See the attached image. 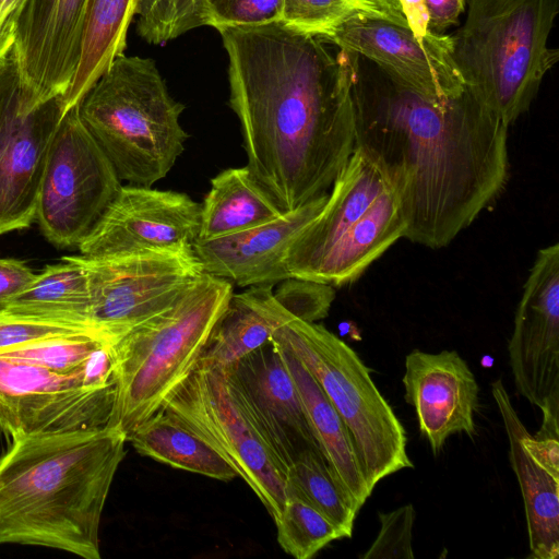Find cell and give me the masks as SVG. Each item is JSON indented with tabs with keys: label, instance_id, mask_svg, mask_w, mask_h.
Wrapping results in <instances>:
<instances>
[{
	"label": "cell",
	"instance_id": "2e32d148",
	"mask_svg": "<svg viewBox=\"0 0 559 559\" xmlns=\"http://www.w3.org/2000/svg\"><path fill=\"white\" fill-rule=\"evenodd\" d=\"M201 204L188 194L127 185L88 236L81 255L105 258L150 250L193 249L199 238Z\"/></svg>",
	"mask_w": 559,
	"mask_h": 559
},
{
	"label": "cell",
	"instance_id": "44dd1931",
	"mask_svg": "<svg viewBox=\"0 0 559 559\" xmlns=\"http://www.w3.org/2000/svg\"><path fill=\"white\" fill-rule=\"evenodd\" d=\"M322 194L280 217L241 231L195 241L193 251L205 273L240 287L276 284L287 277L285 259L299 233L325 203Z\"/></svg>",
	"mask_w": 559,
	"mask_h": 559
},
{
	"label": "cell",
	"instance_id": "ee69618b",
	"mask_svg": "<svg viewBox=\"0 0 559 559\" xmlns=\"http://www.w3.org/2000/svg\"><path fill=\"white\" fill-rule=\"evenodd\" d=\"M197 2L199 3L201 10H202V0H197ZM202 14H203V10H202ZM204 20V19H203Z\"/></svg>",
	"mask_w": 559,
	"mask_h": 559
},
{
	"label": "cell",
	"instance_id": "30bf717a",
	"mask_svg": "<svg viewBox=\"0 0 559 559\" xmlns=\"http://www.w3.org/2000/svg\"><path fill=\"white\" fill-rule=\"evenodd\" d=\"M163 411L207 442L275 521L287 500L285 475L235 402L223 367L199 361Z\"/></svg>",
	"mask_w": 559,
	"mask_h": 559
},
{
	"label": "cell",
	"instance_id": "d590c367",
	"mask_svg": "<svg viewBox=\"0 0 559 559\" xmlns=\"http://www.w3.org/2000/svg\"><path fill=\"white\" fill-rule=\"evenodd\" d=\"M78 334H91L106 340L104 336L80 326L0 314V350L33 341Z\"/></svg>",
	"mask_w": 559,
	"mask_h": 559
},
{
	"label": "cell",
	"instance_id": "ac0fdd59",
	"mask_svg": "<svg viewBox=\"0 0 559 559\" xmlns=\"http://www.w3.org/2000/svg\"><path fill=\"white\" fill-rule=\"evenodd\" d=\"M509 440V459L518 478L526 518L530 557L559 556V438L528 432L501 379L491 383Z\"/></svg>",
	"mask_w": 559,
	"mask_h": 559
},
{
	"label": "cell",
	"instance_id": "4316f807",
	"mask_svg": "<svg viewBox=\"0 0 559 559\" xmlns=\"http://www.w3.org/2000/svg\"><path fill=\"white\" fill-rule=\"evenodd\" d=\"M128 441L139 454L176 468L218 480L237 477L207 442L165 411L143 423Z\"/></svg>",
	"mask_w": 559,
	"mask_h": 559
},
{
	"label": "cell",
	"instance_id": "d6a6232c",
	"mask_svg": "<svg viewBox=\"0 0 559 559\" xmlns=\"http://www.w3.org/2000/svg\"><path fill=\"white\" fill-rule=\"evenodd\" d=\"M204 25L254 27L282 22L283 0H202Z\"/></svg>",
	"mask_w": 559,
	"mask_h": 559
},
{
	"label": "cell",
	"instance_id": "5bb4252c",
	"mask_svg": "<svg viewBox=\"0 0 559 559\" xmlns=\"http://www.w3.org/2000/svg\"><path fill=\"white\" fill-rule=\"evenodd\" d=\"M115 392V382L90 388L76 374L0 357V431L12 439L106 427Z\"/></svg>",
	"mask_w": 559,
	"mask_h": 559
},
{
	"label": "cell",
	"instance_id": "cb8c5ba5",
	"mask_svg": "<svg viewBox=\"0 0 559 559\" xmlns=\"http://www.w3.org/2000/svg\"><path fill=\"white\" fill-rule=\"evenodd\" d=\"M62 261L47 265L7 304L0 314L80 326L108 340L91 320V295L85 267L76 255L63 257Z\"/></svg>",
	"mask_w": 559,
	"mask_h": 559
},
{
	"label": "cell",
	"instance_id": "ab89813d",
	"mask_svg": "<svg viewBox=\"0 0 559 559\" xmlns=\"http://www.w3.org/2000/svg\"><path fill=\"white\" fill-rule=\"evenodd\" d=\"M394 1L404 23L418 38L436 40L442 35L435 34L430 31L428 14L423 0Z\"/></svg>",
	"mask_w": 559,
	"mask_h": 559
},
{
	"label": "cell",
	"instance_id": "7bdbcfd3",
	"mask_svg": "<svg viewBox=\"0 0 559 559\" xmlns=\"http://www.w3.org/2000/svg\"><path fill=\"white\" fill-rule=\"evenodd\" d=\"M25 0H0V26L11 17H15Z\"/></svg>",
	"mask_w": 559,
	"mask_h": 559
},
{
	"label": "cell",
	"instance_id": "8d00e7d4",
	"mask_svg": "<svg viewBox=\"0 0 559 559\" xmlns=\"http://www.w3.org/2000/svg\"><path fill=\"white\" fill-rule=\"evenodd\" d=\"M36 275L24 261L0 258V313L14 296L35 280Z\"/></svg>",
	"mask_w": 559,
	"mask_h": 559
},
{
	"label": "cell",
	"instance_id": "8992f818",
	"mask_svg": "<svg viewBox=\"0 0 559 559\" xmlns=\"http://www.w3.org/2000/svg\"><path fill=\"white\" fill-rule=\"evenodd\" d=\"M185 106L151 58L117 57L79 104L80 117L120 180L152 187L185 148Z\"/></svg>",
	"mask_w": 559,
	"mask_h": 559
},
{
	"label": "cell",
	"instance_id": "9a60e30c",
	"mask_svg": "<svg viewBox=\"0 0 559 559\" xmlns=\"http://www.w3.org/2000/svg\"><path fill=\"white\" fill-rule=\"evenodd\" d=\"M224 369L235 402L284 475L304 452L321 451L296 383L271 340Z\"/></svg>",
	"mask_w": 559,
	"mask_h": 559
},
{
	"label": "cell",
	"instance_id": "7c38bea8",
	"mask_svg": "<svg viewBox=\"0 0 559 559\" xmlns=\"http://www.w3.org/2000/svg\"><path fill=\"white\" fill-rule=\"evenodd\" d=\"M76 258L87 273L92 323L112 343L170 306L204 272L193 249Z\"/></svg>",
	"mask_w": 559,
	"mask_h": 559
},
{
	"label": "cell",
	"instance_id": "e0dca14e",
	"mask_svg": "<svg viewBox=\"0 0 559 559\" xmlns=\"http://www.w3.org/2000/svg\"><path fill=\"white\" fill-rule=\"evenodd\" d=\"M321 39L338 50L366 58L397 82L426 96L451 97L465 90L452 58L451 35L426 40L384 16L362 14Z\"/></svg>",
	"mask_w": 559,
	"mask_h": 559
},
{
	"label": "cell",
	"instance_id": "b9f144b4",
	"mask_svg": "<svg viewBox=\"0 0 559 559\" xmlns=\"http://www.w3.org/2000/svg\"><path fill=\"white\" fill-rule=\"evenodd\" d=\"M378 8L389 20L406 25L401 17L394 0H367Z\"/></svg>",
	"mask_w": 559,
	"mask_h": 559
},
{
	"label": "cell",
	"instance_id": "484cf974",
	"mask_svg": "<svg viewBox=\"0 0 559 559\" xmlns=\"http://www.w3.org/2000/svg\"><path fill=\"white\" fill-rule=\"evenodd\" d=\"M283 213L247 166L227 168L211 179V188L201 204L198 240L235 234Z\"/></svg>",
	"mask_w": 559,
	"mask_h": 559
},
{
	"label": "cell",
	"instance_id": "603a6c76",
	"mask_svg": "<svg viewBox=\"0 0 559 559\" xmlns=\"http://www.w3.org/2000/svg\"><path fill=\"white\" fill-rule=\"evenodd\" d=\"M274 285H254L229 298L217 319L200 361L226 368L270 342L294 319L275 299Z\"/></svg>",
	"mask_w": 559,
	"mask_h": 559
},
{
	"label": "cell",
	"instance_id": "f1b7e54d",
	"mask_svg": "<svg viewBox=\"0 0 559 559\" xmlns=\"http://www.w3.org/2000/svg\"><path fill=\"white\" fill-rule=\"evenodd\" d=\"M274 522L280 546L296 559H310L333 540L344 538L328 518L292 495Z\"/></svg>",
	"mask_w": 559,
	"mask_h": 559
},
{
	"label": "cell",
	"instance_id": "d4e9b609",
	"mask_svg": "<svg viewBox=\"0 0 559 559\" xmlns=\"http://www.w3.org/2000/svg\"><path fill=\"white\" fill-rule=\"evenodd\" d=\"M138 0H86L82 19L80 58L72 81L63 95L69 110L124 53L129 25Z\"/></svg>",
	"mask_w": 559,
	"mask_h": 559
},
{
	"label": "cell",
	"instance_id": "6da1fadb",
	"mask_svg": "<svg viewBox=\"0 0 559 559\" xmlns=\"http://www.w3.org/2000/svg\"><path fill=\"white\" fill-rule=\"evenodd\" d=\"M346 53L355 147L394 193L404 238L431 249L448 246L503 191L509 126L466 87L429 97Z\"/></svg>",
	"mask_w": 559,
	"mask_h": 559
},
{
	"label": "cell",
	"instance_id": "83f0119b",
	"mask_svg": "<svg viewBox=\"0 0 559 559\" xmlns=\"http://www.w3.org/2000/svg\"><path fill=\"white\" fill-rule=\"evenodd\" d=\"M287 496H295L328 518L352 537L358 511L334 479L321 451L304 452L286 471Z\"/></svg>",
	"mask_w": 559,
	"mask_h": 559
},
{
	"label": "cell",
	"instance_id": "4fadbf2b",
	"mask_svg": "<svg viewBox=\"0 0 559 559\" xmlns=\"http://www.w3.org/2000/svg\"><path fill=\"white\" fill-rule=\"evenodd\" d=\"M509 361L518 392L543 413L537 437L559 438V243L539 249L524 284Z\"/></svg>",
	"mask_w": 559,
	"mask_h": 559
},
{
	"label": "cell",
	"instance_id": "ba28073f",
	"mask_svg": "<svg viewBox=\"0 0 559 559\" xmlns=\"http://www.w3.org/2000/svg\"><path fill=\"white\" fill-rule=\"evenodd\" d=\"M272 336L305 366L333 404L371 491L389 475L413 467L402 423L352 347L322 324L295 318Z\"/></svg>",
	"mask_w": 559,
	"mask_h": 559
},
{
	"label": "cell",
	"instance_id": "8fae6325",
	"mask_svg": "<svg viewBox=\"0 0 559 559\" xmlns=\"http://www.w3.org/2000/svg\"><path fill=\"white\" fill-rule=\"evenodd\" d=\"M67 112L62 95L39 100L23 83L13 47L0 59V235L36 218L48 153Z\"/></svg>",
	"mask_w": 559,
	"mask_h": 559
},
{
	"label": "cell",
	"instance_id": "5b68a950",
	"mask_svg": "<svg viewBox=\"0 0 559 559\" xmlns=\"http://www.w3.org/2000/svg\"><path fill=\"white\" fill-rule=\"evenodd\" d=\"M452 34V58L465 85L508 126L525 114L559 59L548 46L559 0H468Z\"/></svg>",
	"mask_w": 559,
	"mask_h": 559
},
{
	"label": "cell",
	"instance_id": "277c9868",
	"mask_svg": "<svg viewBox=\"0 0 559 559\" xmlns=\"http://www.w3.org/2000/svg\"><path fill=\"white\" fill-rule=\"evenodd\" d=\"M233 284L203 272L166 309L111 345L115 402L107 426L129 437L163 411L201 359Z\"/></svg>",
	"mask_w": 559,
	"mask_h": 559
},
{
	"label": "cell",
	"instance_id": "3957f363",
	"mask_svg": "<svg viewBox=\"0 0 559 559\" xmlns=\"http://www.w3.org/2000/svg\"><path fill=\"white\" fill-rule=\"evenodd\" d=\"M127 442L110 426L12 438L0 456V544L99 559L100 519Z\"/></svg>",
	"mask_w": 559,
	"mask_h": 559
},
{
	"label": "cell",
	"instance_id": "f35d334b",
	"mask_svg": "<svg viewBox=\"0 0 559 559\" xmlns=\"http://www.w3.org/2000/svg\"><path fill=\"white\" fill-rule=\"evenodd\" d=\"M429 28L435 34H444L445 29L456 25L467 8L468 0H423Z\"/></svg>",
	"mask_w": 559,
	"mask_h": 559
},
{
	"label": "cell",
	"instance_id": "4dcf8cb0",
	"mask_svg": "<svg viewBox=\"0 0 559 559\" xmlns=\"http://www.w3.org/2000/svg\"><path fill=\"white\" fill-rule=\"evenodd\" d=\"M362 14L386 17L367 0H283L282 23L323 38L341 24Z\"/></svg>",
	"mask_w": 559,
	"mask_h": 559
},
{
	"label": "cell",
	"instance_id": "e575fe53",
	"mask_svg": "<svg viewBox=\"0 0 559 559\" xmlns=\"http://www.w3.org/2000/svg\"><path fill=\"white\" fill-rule=\"evenodd\" d=\"M416 511L405 504L391 512L379 513L380 530L361 559H413V527Z\"/></svg>",
	"mask_w": 559,
	"mask_h": 559
},
{
	"label": "cell",
	"instance_id": "52a82bcc",
	"mask_svg": "<svg viewBox=\"0 0 559 559\" xmlns=\"http://www.w3.org/2000/svg\"><path fill=\"white\" fill-rule=\"evenodd\" d=\"M405 230L384 177L355 147L324 205L288 249L286 270L289 277L344 286L404 238Z\"/></svg>",
	"mask_w": 559,
	"mask_h": 559
},
{
	"label": "cell",
	"instance_id": "9c48e42d",
	"mask_svg": "<svg viewBox=\"0 0 559 559\" xmlns=\"http://www.w3.org/2000/svg\"><path fill=\"white\" fill-rule=\"evenodd\" d=\"M114 166L92 136L79 105L64 115L53 138L39 187L36 219L59 247L79 246L119 188Z\"/></svg>",
	"mask_w": 559,
	"mask_h": 559
},
{
	"label": "cell",
	"instance_id": "60d3db41",
	"mask_svg": "<svg viewBox=\"0 0 559 559\" xmlns=\"http://www.w3.org/2000/svg\"><path fill=\"white\" fill-rule=\"evenodd\" d=\"M14 21L15 17H11L0 26V59L8 53L14 45Z\"/></svg>",
	"mask_w": 559,
	"mask_h": 559
},
{
	"label": "cell",
	"instance_id": "836d02e7",
	"mask_svg": "<svg viewBox=\"0 0 559 559\" xmlns=\"http://www.w3.org/2000/svg\"><path fill=\"white\" fill-rule=\"evenodd\" d=\"M273 289L278 304L295 319L317 322L328 317L335 298L334 287L297 277H287Z\"/></svg>",
	"mask_w": 559,
	"mask_h": 559
},
{
	"label": "cell",
	"instance_id": "d6986e66",
	"mask_svg": "<svg viewBox=\"0 0 559 559\" xmlns=\"http://www.w3.org/2000/svg\"><path fill=\"white\" fill-rule=\"evenodd\" d=\"M86 0H25L13 50L23 83L39 100L64 95L75 73Z\"/></svg>",
	"mask_w": 559,
	"mask_h": 559
},
{
	"label": "cell",
	"instance_id": "7402d4cb",
	"mask_svg": "<svg viewBox=\"0 0 559 559\" xmlns=\"http://www.w3.org/2000/svg\"><path fill=\"white\" fill-rule=\"evenodd\" d=\"M290 372L309 425L329 468L357 511L371 495L360 469L349 431L319 383L294 354L271 337Z\"/></svg>",
	"mask_w": 559,
	"mask_h": 559
},
{
	"label": "cell",
	"instance_id": "1f68e13d",
	"mask_svg": "<svg viewBox=\"0 0 559 559\" xmlns=\"http://www.w3.org/2000/svg\"><path fill=\"white\" fill-rule=\"evenodd\" d=\"M135 15L138 34L152 45H164L204 26L197 0H138Z\"/></svg>",
	"mask_w": 559,
	"mask_h": 559
},
{
	"label": "cell",
	"instance_id": "74e56055",
	"mask_svg": "<svg viewBox=\"0 0 559 559\" xmlns=\"http://www.w3.org/2000/svg\"><path fill=\"white\" fill-rule=\"evenodd\" d=\"M112 343H104L93 350L76 373L83 385L102 388L114 383Z\"/></svg>",
	"mask_w": 559,
	"mask_h": 559
},
{
	"label": "cell",
	"instance_id": "f546056e",
	"mask_svg": "<svg viewBox=\"0 0 559 559\" xmlns=\"http://www.w3.org/2000/svg\"><path fill=\"white\" fill-rule=\"evenodd\" d=\"M107 342L91 334L50 337L2 349L0 357L33 364L60 374H76L90 354Z\"/></svg>",
	"mask_w": 559,
	"mask_h": 559
},
{
	"label": "cell",
	"instance_id": "ffe728a7",
	"mask_svg": "<svg viewBox=\"0 0 559 559\" xmlns=\"http://www.w3.org/2000/svg\"><path fill=\"white\" fill-rule=\"evenodd\" d=\"M405 399L415 408L421 435L437 455L454 433L475 435L479 388L456 350L414 349L405 357Z\"/></svg>",
	"mask_w": 559,
	"mask_h": 559
},
{
	"label": "cell",
	"instance_id": "7a4b0ae2",
	"mask_svg": "<svg viewBox=\"0 0 559 559\" xmlns=\"http://www.w3.org/2000/svg\"><path fill=\"white\" fill-rule=\"evenodd\" d=\"M218 33L253 178L284 213L328 193L355 150L347 53L282 22Z\"/></svg>",
	"mask_w": 559,
	"mask_h": 559
}]
</instances>
